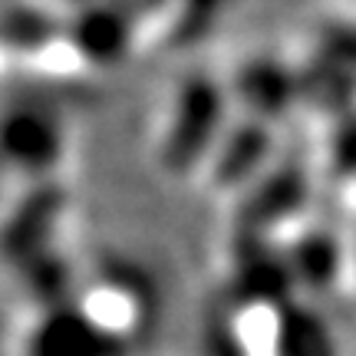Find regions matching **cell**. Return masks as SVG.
<instances>
[{
  "instance_id": "cell-10",
  "label": "cell",
  "mask_w": 356,
  "mask_h": 356,
  "mask_svg": "<svg viewBox=\"0 0 356 356\" xmlns=\"http://www.w3.org/2000/svg\"><path fill=\"white\" fill-rule=\"evenodd\" d=\"M0 175H7V172H3V165H0ZM0 181H3V178H0Z\"/></svg>"
},
{
  "instance_id": "cell-2",
  "label": "cell",
  "mask_w": 356,
  "mask_h": 356,
  "mask_svg": "<svg viewBox=\"0 0 356 356\" xmlns=\"http://www.w3.org/2000/svg\"><path fill=\"white\" fill-rule=\"evenodd\" d=\"M225 126V96L215 83H188L178 96L175 115L168 126L165 155L178 165H195L208 149H215Z\"/></svg>"
},
{
  "instance_id": "cell-3",
  "label": "cell",
  "mask_w": 356,
  "mask_h": 356,
  "mask_svg": "<svg viewBox=\"0 0 356 356\" xmlns=\"http://www.w3.org/2000/svg\"><path fill=\"white\" fill-rule=\"evenodd\" d=\"M115 350L113 333L76 307H53L26 343V356H113Z\"/></svg>"
},
{
  "instance_id": "cell-7",
  "label": "cell",
  "mask_w": 356,
  "mask_h": 356,
  "mask_svg": "<svg viewBox=\"0 0 356 356\" xmlns=\"http://www.w3.org/2000/svg\"><path fill=\"white\" fill-rule=\"evenodd\" d=\"M234 92L248 102V109L257 119H277L280 113L291 109L293 96H297V83L277 63H254L234 86Z\"/></svg>"
},
{
  "instance_id": "cell-1",
  "label": "cell",
  "mask_w": 356,
  "mask_h": 356,
  "mask_svg": "<svg viewBox=\"0 0 356 356\" xmlns=\"http://www.w3.org/2000/svg\"><path fill=\"white\" fill-rule=\"evenodd\" d=\"M66 126L53 106L13 102L0 109V165L7 175L43 178L63 162Z\"/></svg>"
},
{
  "instance_id": "cell-5",
  "label": "cell",
  "mask_w": 356,
  "mask_h": 356,
  "mask_svg": "<svg viewBox=\"0 0 356 356\" xmlns=\"http://www.w3.org/2000/svg\"><path fill=\"white\" fill-rule=\"evenodd\" d=\"M274 356H340L333 327L320 310L293 297L291 304L274 310Z\"/></svg>"
},
{
  "instance_id": "cell-4",
  "label": "cell",
  "mask_w": 356,
  "mask_h": 356,
  "mask_svg": "<svg viewBox=\"0 0 356 356\" xmlns=\"http://www.w3.org/2000/svg\"><path fill=\"white\" fill-rule=\"evenodd\" d=\"M284 261L291 267V277L297 284V291L327 293L337 280L343 277L346 248L330 231L310 228V231H300L284 248Z\"/></svg>"
},
{
  "instance_id": "cell-8",
  "label": "cell",
  "mask_w": 356,
  "mask_h": 356,
  "mask_svg": "<svg viewBox=\"0 0 356 356\" xmlns=\"http://www.w3.org/2000/svg\"><path fill=\"white\" fill-rule=\"evenodd\" d=\"M330 168L343 178H356V113L343 115L330 136Z\"/></svg>"
},
{
  "instance_id": "cell-9",
  "label": "cell",
  "mask_w": 356,
  "mask_h": 356,
  "mask_svg": "<svg viewBox=\"0 0 356 356\" xmlns=\"http://www.w3.org/2000/svg\"><path fill=\"white\" fill-rule=\"evenodd\" d=\"M76 3H83V7H89V3H99V0H76Z\"/></svg>"
},
{
  "instance_id": "cell-6",
  "label": "cell",
  "mask_w": 356,
  "mask_h": 356,
  "mask_svg": "<svg viewBox=\"0 0 356 356\" xmlns=\"http://www.w3.org/2000/svg\"><path fill=\"white\" fill-rule=\"evenodd\" d=\"M129 40H132L129 20L115 7H109L106 0L83 7V13H79V20H76V30H73L76 50L86 56L89 63H99V66H109L115 60H122L129 50Z\"/></svg>"
}]
</instances>
